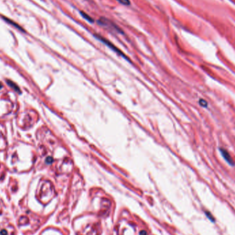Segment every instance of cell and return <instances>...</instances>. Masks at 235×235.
Segmentation results:
<instances>
[{"label":"cell","instance_id":"5b68a950","mask_svg":"<svg viewBox=\"0 0 235 235\" xmlns=\"http://www.w3.org/2000/svg\"><path fill=\"white\" fill-rule=\"evenodd\" d=\"M80 14H81L82 17H83L85 19V20H87V21H89V22H90V23H94V19H93V18H92V17H91L89 14H87L86 12H82L81 11V12H80Z\"/></svg>","mask_w":235,"mask_h":235},{"label":"cell","instance_id":"3957f363","mask_svg":"<svg viewBox=\"0 0 235 235\" xmlns=\"http://www.w3.org/2000/svg\"><path fill=\"white\" fill-rule=\"evenodd\" d=\"M221 154H222L223 157H224V159H225L230 164H233V160L232 159L231 157L230 156L228 153L225 150H221Z\"/></svg>","mask_w":235,"mask_h":235},{"label":"cell","instance_id":"8992f818","mask_svg":"<svg viewBox=\"0 0 235 235\" xmlns=\"http://www.w3.org/2000/svg\"><path fill=\"white\" fill-rule=\"evenodd\" d=\"M117 2H118L120 4H123L124 6H129L131 4V2L129 0H116Z\"/></svg>","mask_w":235,"mask_h":235},{"label":"cell","instance_id":"30bf717a","mask_svg":"<svg viewBox=\"0 0 235 235\" xmlns=\"http://www.w3.org/2000/svg\"><path fill=\"white\" fill-rule=\"evenodd\" d=\"M2 84L0 83V89H1V88H2Z\"/></svg>","mask_w":235,"mask_h":235},{"label":"cell","instance_id":"9c48e42d","mask_svg":"<svg viewBox=\"0 0 235 235\" xmlns=\"http://www.w3.org/2000/svg\"><path fill=\"white\" fill-rule=\"evenodd\" d=\"M140 235H147V232L145 231H142L140 232Z\"/></svg>","mask_w":235,"mask_h":235},{"label":"cell","instance_id":"ba28073f","mask_svg":"<svg viewBox=\"0 0 235 235\" xmlns=\"http://www.w3.org/2000/svg\"><path fill=\"white\" fill-rule=\"evenodd\" d=\"M1 234H2V235H6V232L4 230H2V231L1 232Z\"/></svg>","mask_w":235,"mask_h":235},{"label":"cell","instance_id":"52a82bcc","mask_svg":"<svg viewBox=\"0 0 235 235\" xmlns=\"http://www.w3.org/2000/svg\"><path fill=\"white\" fill-rule=\"evenodd\" d=\"M205 213H206V215L207 217L208 218V219H210V220L211 221H213V222L215 221V218L213 217V215H211V213H210V212L206 211V212H205Z\"/></svg>","mask_w":235,"mask_h":235},{"label":"cell","instance_id":"277c9868","mask_svg":"<svg viewBox=\"0 0 235 235\" xmlns=\"http://www.w3.org/2000/svg\"><path fill=\"white\" fill-rule=\"evenodd\" d=\"M3 18H4V20H6V22H8V23H10V24H11L12 26H14L15 28H17V29H19V30H23L22 28H21V27L19 26V25L17 24V23H14V21H13L10 20V19H8V18H6V17H3Z\"/></svg>","mask_w":235,"mask_h":235},{"label":"cell","instance_id":"7a4b0ae2","mask_svg":"<svg viewBox=\"0 0 235 235\" xmlns=\"http://www.w3.org/2000/svg\"><path fill=\"white\" fill-rule=\"evenodd\" d=\"M94 37H96V39H98V40H99L100 41H101L102 43H104V45H106L107 46V47H109L110 49L113 50H114V52H116V53H118V54H120V55H121L122 56H123L124 58H125L126 59H127V56H125V54H123V52H122L120 51V50H119L118 48H117V47H116V46H115V45H114L113 43H111L110 41H109L108 40H107V39H106L105 38H104L103 37H102V36H100V35H97V34H96V35H94Z\"/></svg>","mask_w":235,"mask_h":235},{"label":"cell","instance_id":"6da1fadb","mask_svg":"<svg viewBox=\"0 0 235 235\" xmlns=\"http://www.w3.org/2000/svg\"><path fill=\"white\" fill-rule=\"evenodd\" d=\"M97 23H98V24H99L101 26H103L104 28H106L107 29H108L109 30L114 31V32H116L117 33H121V34L124 33L123 30H121V28H119L118 26H117L115 23H114L108 19L105 18V17H100L99 19H98Z\"/></svg>","mask_w":235,"mask_h":235}]
</instances>
